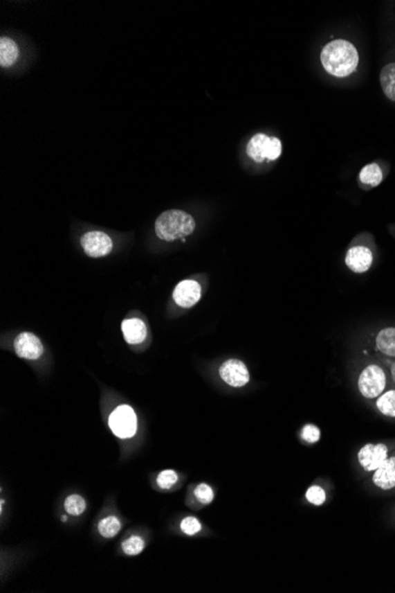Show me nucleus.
Returning a JSON list of instances; mask_svg holds the SVG:
<instances>
[{
  "label": "nucleus",
  "mask_w": 395,
  "mask_h": 593,
  "mask_svg": "<svg viewBox=\"0 0 395 593\" xmlns=\"http://www.w3.org/2000/svg\"><path fill=\"white\" fill-rule=\"evenodd\" d=\"M321 62L327 73L335 78H347L358 68L359 53L351 42L338 39L323 48Z\"/></svg>",
  "instance_id": "f257e3e1"
},
{
  "label": "nucleus",
  "mask_w": 395,
  "mask_h": 593,
  "mask_svg": "<svg viewBox=\"0 0 395 593\" xmlns=\"http://www.w3.org/2000/svg\"><path fill=\"white\" fill-rule=\"evenodd\" d=\"M196 230V220L187 212L168 210L155 222V233L160 240L173 242L190 236Z\"/></svg>",
  "instance_id": "f03ea898"
},
{
  "label": "nucleus",
  "mask_w": 395,
  "mask_h": 593,
  "mask_svg": "<svg viewBox=\"0 0 395 593\" xmlns=\"http://www.w3.org/2000/svg\"><path fill=\"white\" fill-rule=\"evenodd\" d=\"M246 152L256 163H263L264 160L273 161L281 157V140L265 134H256L248 143Z\"/></svg>",
  "instance_id": "7ed1b4c3"
},
{
  "label": "nucleus",
  "mask_w": 395,
  "mask_h": 593,
  "mask_svg": "<svg viewBox=\"0 0 395 593\" xmlns=\"http://www.w3.org/2000/svg\"><path fill=\"white\" fill-rule=\"evenodd\" d=\"M387 384L385 371L378 365L367 366L360 374L359 390L365 398L374 399L383 393Z\"/></svg>",
  "instance_id": "20e7f679"
},
{
  "label": "nucleus",
  "mask_w": 395,
  "mask_h": 593,
  "mask_svg": "<svg viewBox=\"0 0 395 593\" xmlns=\"http://www.w3.org/2000/svg\"><path fill=\"white\" fill-rule=\"evenodd\" d=\"M136 416L131 407L122 405L110 415V429L120 439H131L136 432Z\"/></svg>",
  "instance_id": "39448f33"
},
{
  "label": "nucleus",
  "mask_w": 395,
  "mask_h": 593,
  "mask_svg": "<svg viewBox=\"0 0 395 593\" xmlns=\"http://www.w3.org/2000/svg\"><path fill=\"white\" fill-rule=\"evenodd\" d=\"M82 248L86 255L93 258L104 257L113 250V240L102 231H90L83 235Z\"/></svg>",
  "instance_id": "423d86ee"
},
{
  "label": "nucleus",
  "mask_w": 395,
  "mask_h": 593,
  "mask_svg": "<svg viewBox=\"0 0 395 593\" xmlns=\"http://www.w3.org/2000/svg\"><path fill=\"white\" fill-rule=\"evenodd\" d=\"M220 378L232 387H241L250 380V373L244 362L237 359H230L219 369Z\"/></svg>",
  "instance_id": "0eeeda50"
},
{
  "label": "nucleus",
  "mask_w": 395,
  "mask_h": 593,
  "mask_svg": "<svg viewBox=\"0 0 395 593\" xmlns=\"http://www.w3.org/2000/svg\"><path fill=\"white\" fill-rule=\"evenodd\" d=\"M359 462L366 472H375L388 459V448L385 444H366L359 451Z\"/></svg>",
  "instance_id": "6e6552de"
},
{
  "label": "nucleus",
  "mask_w": 395,
  "mask_h": 593,
  "mask_svg": "<svg viewBox=\"0 0 395 593\" xmlns=\"http://www.w3.org/2000/svg\"><path fill=\"white\" fill-rule=\"evenodd\" d=\"M15 351L18 357L36 360L44 353L41 340L31 333H21L15 340Z\"/></svg>",
  "instance_id": "1a4fd4ad"
},
{
  "label": "nucleus",
  "mask_w": 395,
  "mask_h": 593,
  "mask_svg": "<svg viewBox=\"0 0 395 593\" xmlns=\"http://www.w3.org/2000/svg\"><path fill=\"white\" fill-rule=\"evenodd\" d=\"M201 296V288L196 281L185 280L176 285L173 293V299L176 305L183 308H191L196 305Z\"/></svg>",
  "instance_id": "9d476101"
},
{
  "label": "nucleus",
  "mask_w": 395,
  "mask_h": 593,
  "mask_svg": "<svg viewBox=\"0 0 395 593\" xmlns=\"http://www.w3.org/2000/svg\"><path fill=\"white\" fill-rule=\"evenodd\" d=\"M373 263V254L369 249L362 245L349 249L346 255V265L348 269L356 274H362L371 268Z\"/></svg>",
  "instance_id": "9b49d317"
},
{
  "label": "nucleus",
  "mask_w": 395,
  "mask_h": 593,
  "mask_svg": "<svg viewBox=\"0 0 395 593\" xmlns=\"http://www.w3.org/2000/svg\"><path fill=\"white\" fill-rule=\"evenodd\" d=\"M373 482L383 490L395 487V457L387 459L374 472Z\"/></svg>",
  "instance_id": "f8f14e48"
},
{
  "label": "nucleus",
  "mask_w": 395,
  "mask_h": 593,
  "mask_svg": "<svg viewBox=\"0 0 395 593\" xmlns=\"http://www.w3.org/2000/svg\"><path fill=\"white\" fill-rule=\"evenodd\" d=\"M122 332L126 342L131 345L141 344L147 337L146 326L140 319L125 320L122 322Z\"/></svg>",
  "instance_id": "ddd939ff"
},
{
  "label": "nucleus",
  "mask_w": 395,
  "mask_h": 593,
  "mask_svg": "<svg viewBox=\"0 0 395 593\" xmlns=\"http://www.w3.org/2000/svg\"><path fill=\"white\" fill-rule=\"evenodd\" d=\"M19 57V48L11 38L3 37L0 39V65L3 68L12 67Z\"/></svg>",
  "instance_id": "4468645a"
},
{
  "label": "nucleus",
  "mask_w": 395,
  "mask_h": 593,
  "mask_svg": "<svg viewBox=\"0 0 395 593\" xmlns=\"http://www.w3.org/2000/svg\"><path fill=\"white\" fill-rule=\"evenodd\" d=\"M375 342L381 353L387 357H395V327L381 329Z\"/></svg>",
  "instance_id": "2eb2a0df"
},
{
  "label": "nucleus",
  "mask_w": 395,
  "mask_h": 593,
  "mask_svg": "<svg viewBox=\"0 0 395 593\" xmlns=\"http://www.w3.org/2000/svg\"><path fill=\"white\" fill-rule=\"evenodd\" d=\"M380 83L386 98L395 102V63L383 67L380 73Z\"/></svg>",
  "instance_id": "dca6fc26"
},
{
  "label": "nucleus",
  "mask_w": 395,
  "mask_h": 593,
  "mask_svg": "<svg viewBox=\"0 0 395 593\" xmlns=\"http://www.w3.org/2000/svg\"><path fill=\"white\" fill-rule=\"evenodd\" d=\"M383 175L379 165L369 163L360 172V182L368 186H378L383 182Z\"/></svg>",
  "instance_id": "f3484780"
},
{
  "label": "nucleus",
  "mask_w": 395,
  "mask_h": 593,
  "mask_svg": "<svg viewBox=\"0 0 395 593\" xmlns=\"http://www.w3.org/2000/svg\"><path fill=\"white\" fill-rule=\"evenodd\" d=\"M121 529H122L121 521L118 520V517L114 515L107 516L98 524V532L101 536L108 538V539L118 536Z\"/></svg>",
  "instance_id": "a211bd4d"
},
{
  "label": "nucleus",
  "mask_w": 395,
  "mask_h": 593,
  "mask_svg": "<svg viewBox=\"0 0 395 593\" xmlns=\"http://www.w3.org/2000/svg\"><path fill=\"white\" fill-rule=\"evenodd\" d=\"M376 407L383 415L395 417V390L381 394L376 402Z\"/></svg>",
  "instance_id": "6ab92c4d"
},
{
  "label": "nucleus",
  "mask_w": 395,
  "mask_h": 593,
  "mask_svg": "<svg viewBox=\"0 0 395 593\" xmlns=\"http://www.w3.org/2000/svg\"><path fill=\"white\" fill-rule=\"evenodd\" d=\"M64 508L70 515L78 516L86 511V501L80 495H70L66 497Z\"/></svg>",
  "instance_id": "aec40b11"
},
{
  "label": "nucleus",
  "mask_w": 395,
  "mask_h": 593,
  "mask_svg": "<svg viewBox=\"0 0 395 593\" xmlns=\"http://www.w3.org/2000/svg\"><path fill=\"white\" fill-rule=\"evenodd\" d=\"M145 549V541L139 536H133L123 541L122 549L127 556H138Z\"/></svg>",
  "instance_id": "412c9836"
},
{
  "label": "nucleus",
  "mask_w": 395,
  "mask_h": 593,
  "mask_svg": "<svg viewBox=\"0 0 395 593\" xmlns=\"http://www.w3.org/2000/svg\"><path fill=\"white\" fill-rule=\"evenodd\" d=\"M178 479H179L178 474L174 470L167 469V470H163V472H160L156 481H158L160 488L169 489V488L173 487L178 482Z\"/></svg>",
  "instance_id": "4be33fe9"
},
{
  "label": "nucleus",
  "mask_w": 395,
  "mask_h": 593,
  "mask_svg": "<svg viewBox=\"0 0 395 593\" xmlns=\"http://www.w3.org/2000/svg\"><path fill=\"white\" fill-rule=\"evenodd\" d=\"M180 527H181V531H183L185 534H187V536H194L196 533L200 532L201 524H200L199 520H198L196 517H194V516H187V517H185V519L181 521Z\"/></svg>",
  "instance_id": "5701e85b"
},
{
  "label": "nucleus",
  "mask_w": 395,
  "mask_h": 593,
  "mask_svg": "<svg viewBox=\"0 0 395 593\" xmlns=\"http://www.w3.org/2000/svg\"><path fill=\"white\" fill-rule=\"evenodd\" d=\"M326 497V493H324L322 488L318 487V486L310 487L308 489V492H306V500L309 501L310 504H315V506H321V504H324Z\"/></svg>",
  "instance_id": "b1692460"
},
{
  "label": "nucleus",
  "mask_w": 395,
  "mask_h": 593,
  "mask_svg": "<svg viewBox=\"0 0 395 593\" xmlns=\"http://www.w3.org/2000/svg\"><path fill=\"white\" fill-rule=\"evenodd\" d=\"M194 494H196V499L203 504H211L213 499H214V493H213L212 488L205 484H199L196 488Z\"/></svg>",
  "instance_id": "393cba45"
},
{
  "label": "nucleus",
  "mask_w": 395,
  "mask_h": 593,
  "mask_svg": "<svg viewBox=\"0 0 395 593\" xmlns=\"http://www.w3.org/2000/svg\"><path fill=\"white\" fill-rule=\"evenodd\" d=\"M302 437L308 443H318L320 437H321V431L313 424H308L302 429Z\"/></svg>",
  "instance_id": "a878e982"
},
{
  "label": "nucleus",
  "mask_w": 395,
  "mask_h": 593,
  "mask_svg": "<svg viewBox=\"0 0 395 593\" xmlns=\"http://www.w3.org/2000/svg\"><path fill=\"white\" fill-rule=\"evenodd\" d=\"M391 373L392 378H393V380H394L395 382V364H393V365H392Z\"/></svg>",
  "instance_id": "bb28decb"
},
{
  "label": "nucleus",
  "mask_w": 395,
  "mask_h": 593,
  "mask_svg": "<svg viewBox=\"0 0 395 593\" xmlns=\"http://www.w3.org/2000/svg\"><path fill=\"white\" fill-rule=\"evenodd\" d=\"M66 520H68V519H66V516H62V521H64V522H66Z\"/></svg>",
  "instance_id": "cd10ccee"
}]
</instances>
